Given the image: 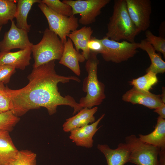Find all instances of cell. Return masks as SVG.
Instances as JSON below:
<instances>
[{
    "instance_id": "1",
    "label": "cell",
    "mask_w": 165,
    "mask_h": 165,
    "mask_svg": "<svg viewBox=\"0 0 165 165\" xmlns=\"http://www.w3.org/2000/svg\"><path fill=\"white\" fill-rule=\"evenodd\" d=\"M55 60L33 68L28 77V84L19 89L13 90L6 87L7 93L12 100L13 108L11 110L16 116H22L29 110L43 107L50 115L57 112L60 105L73 108V114L82 108L74 98L69 95L63 97L58 91L57 84L74 80L79 82L80 80L75 76H65L57 74Z\"/></svg>"
},
{
    "instance_id": "2",
    "label": "cell",
    "mask_w": 165,
    "mask_h": 165,
    "mask_svg": "<svg viewBox=\"0 0 165 165\" xmlns=\"http://www.w3.org/2000/svg\"><path fill=\"white\" fill-rule=\"evenodd\" d=\"M113 11L107 24L105 36L111 40L135 42L139 33L129 14L126 0L114 1Z\"/></svg>"
},
{
    "instance_id": "3",
    "label": "cell",
    "mask_w": 165,
    "mask_h": 165,
    "mask_svg": "<svg viewBox=\"0 0 165 165\" xmlns=\"http://www.w3.org/2000/svg\"><path fill=\"white\" fill-rule=\"evenodd\" d=\"M97 54L90 52L85 64L88 75L84 79L82 90L86 94L80 99L79 103L82 108L90 109L99 105L106 97L105 85L98 79L97 68L100 61L97 57Z\"/></svg>"
},
{
    "instance_id": "4",
    "label": "cell",
    "mask_w": 165,
    "mask_h": 165,
    "mask_svg": "<svg viewBox=\"0 0 165 165\" xmlns=\"http://www.w3.org/2000/svg\"><path fill=\"white\" fill-rule=\"evenodd\" d=\"M64 48V44L55 33L46 28L40 41L31 47L34 60L33 68L50 61L60 60Z\"/></svg>"
},
{
    "instance_id": "5",
    "label": "cell",
    "mask_w": 165,
    "mask_h": 165,
    "mask_svg": "<svg viewBox=\"0 0 165 165\" xmlns=\"http://www.w3.org/2000/svg\"><path fill=\"white\" fill-rule=\"evenodd\" d=\"M125 141L130 151L129 162L137 165H159V148L142 141L133 134L127 136Z\"/></svg>"
},
{
    "instance_id": "6",
    "label": "cell",
    "mask_w": 165,
    "mask_h": 165,
    "mask_svg": "<svg viewBox=\"0 0 165 165\" xmlns=\"http://www.w3.org/2000/svg\"><path fill=\"white\" fill-rule=\"evenodd\" d=\"M38 6L47 20L49 29L57 35L64 44L69 34L77 30L79 27L78 18L74 15L68 17L57 14L51 10L41 0Z\"/></svg>"
},
{
    "instance_id": "7",
    "label": "cell",
    "mask_w": 165,
    "mask_h": 165,
    "mask_svg": "<svg viewBox=\"0 0 165 165\" xmlns=\"http://www.w3.org/2000/svg\"><path fill=\"white\" fill-rule=\"evenodd\" d=\"M101 40L104 47L101 54L107 62L120 63L133 57L138 52V43L126 41L117 42L105 36Z\"/></svg>"
},
{
    "instance_id": "8",
    "label": "cell",
    "mask_w": 165,
    "mask_h": 165,
    "mask_svg": "<svg viewBox=\"0 0 165 165\" xmlns=\"http://www.w3.org/2000/svg\"><path fill=\"white\" fill-rule=\"evenodd\" d=\"M64 3L70 6L73 15L79 14V22L83 25L92 24L101 13L102 9L110 2V0H64Z\"/></svg>"
},
{
    "instance_id": "9",
    "label": "cell",
    "mask_w": 165,
    "mask_h": 165,
    "mask_svg": "<svg viewBox=\"0 0 165 165\" xmlns=\"http://www.w3.org/2000/svg\"><path fill=\"white\" fill-rule=\"evenodd\" d=\"M129 16L139 33L150 26L152 12L149 0H126Z\"/></svg>"
},
{
    "instance_id": "10",
    "label": "cell",
    "mask_w": 165,
    "mask_h": 165,
    "mask_svg": "<svg viewBox=\"0 0 165 165\" xmlns=\"http://www.w3.org/2000/svg\"><path fill=\"white\" fill-rule=\"evenodd\" d=\"M33 45L29 39L28 32L18 28L13 20L9 30L5 33L3 40L0 42V50L7 52L14 49L23 50L31 48Z\"/></svg>"
},
{
    "instance_id": "11",
    "label": "cell",
    "mask_w": 165,
    "mask_h": 165,
    "mask_svg": "<svg viewBox=\"0 0 165 165\" xmlns=\"http://www.w3.org/2000/svg\"><path fill=\"white\" fill-rule=\"evenodd\" d=\"M122 99L133 105L140 104L150 109H155L163 103L160 95L140 90L134 87L122 96Z\"/></svg>"
},
{
    "instance_id": "12",
    "label": "cell",
    "mask_w": 165,
    "mask_h": 165,
    "mask_svg": "<svg viewBox=\"0 0 165 165\" xmlns=\"http://www.w3.org/2000/svg\"><path fill=\"white\" fill-rule=\"evenodd\" d=\"M105 116V114H102L96 121L90 125L71 130L70 139L77 146L87 148L92 147L93 146V137L99 128H97V125Z\"/></svg>"
},
{
    "instance_id": "13",
    "label": "cell",
    "mask_w": 165,
    "mask_h": 165,
    "mask_svg": "<svg viewBox=\"0 0 165 165\" xmlns=\"http://www.w3.org/2000/svg\"><path fill=\"white\" fill-rule=\"evenodd\" d=\"M97 148L105 155L107 165H124L129 162L130 151L126 143H119L114 149L106 144H98Z\"/></svg>"
},
{
    "instance_id": "14",
    "label": "cell",
    "mask_w": 165,
    "mask_h": 165,
    "mask_svg": "<svg viewBox=\"0 0 165 165\" xmlns=\"http://www.w3.org/2000/svg\"><path fill=\"white\" fill-rule=\"evenodd\" d=\"M31 53V47L15 52H1L0 65H9L24 70L30 64Z\"/></svg>"
},
{
    "instance_id": "15",
    "label": "cell",
    "mask_w": 165,
    "mask_h": 165,
    "mask_svg": "<svg viewBox=\"0 0 165 165\" xmlns=\"http://www.w3.org/2000/svg\"><path fill=\"white\" fill-rule=\"evenodd\" d=\"M85 60L82 54L74 48L72 42L68 38L64 44L63 51L59 63L68 68L76 75L79 76L81 70L79 63L83 62Z\"/></svg>"
},
{
    "instance_id": "16",
    "label": "cell",
    "mask_w": 165,
    "mask_h": 165,
    "mask_svg": "<svg viewBox=\"0 0 165 165\" xmlns=\"http://www.w3.org/2000/svg\"><path fill=\"white\" fill-rule=\"evenodd\" d=\"M19 152L9 132L0 129V165H9L16 158Z\"/></svg>"
},
{
    "instance_id": "17",
    "label": "cell",
    "mask_w": 165,
    "mask_h": 165,
    "mask_svg": "<svg viewBox=\"0 0 165 165\" xmlns=\"http://www.w3.org/2000/svg\"><path fill=\"white\" fill-rule=\"evenodd\" d=\"M98 108L95 107L91 108H83L75 116L66 119L63 125V130L65 132L88 125L95 122L94 115L97 112Z\"/></svg>"
},
{
    "instance_id": "18",
    "label": "cell",
    "mask_w": 165,
    "mask_h": 165,
    "mask_svg": "<svg viewBox=\"0 0 165 165\" xmlns=\"http://www.w3.org/2000/svg\"><path fill=\"white\" fill-rule=\"evenodd\" d=\"M93 33V30L91 27L84 26L79 29L71 32L68 37L73 42L77 51L82 50V55L86 60L90 54L88 43Z\"/></svg>"
},
{
    "instance_id": "19",
    "label": "cell",
    "mask_w": 165,
    "mask_h": 165,
    "mask_svg": "<svg viewBox=\"0 0 165 165\" xmlns=\"http://www.w3.org/2000/svg\"><path fill=\"white\" fill-rule=\"evenodd\" d=\"M142 141L154 145L160 149L165 148V119L159 116L154 130L147 135L139 134Z\"/></svg>"
},
{
    "instance_id": "20",
    "label": "cell",
    "mask_w": 165,
    "mask_h": 165,
    "mask_svg": "<svg viewBox=\"0 0 165 165\" xmlns=\"http://www.w3.org/2000/svg\"><path fill=\"white\" fill-rule=\"evenodd\" d=\"M138 48L145 51L151 61V64L146 69V72H152L157 75L163 73L165 72V62L160 55L156 53L152 46L145 39L141 40L138 43Z\"/></svg>"
},
{
    "instance_id": "21",
    "label": "cell",
    "mask_w": 165,
    "mask_h": 165,
    "mask_svg": "<svg viewBox=\"0 0 165 165\" xmlns=\"http://www.w3.org/2000/svg\"><path fill=\"white\" fill-rule=\"evenodd\" d=\"M41 1L40 0H17L15 18L16 20V24L18 28L28 32L30 31L31 25L27 22L28 14L32 5L36 3H39Z\"/></svg>"
},
{
    "instance_id": "22",
    "label": "cell",
    "mask_w": 165,
    "mask_h": 165,
    "mask_svg": "<svg viewBox=\"0 0 165 165\" xmlns=\"http://www.w3.org/2000/svg\"><path fill=\"white\" fill-rule=\"evenodd\" d=\"M17 0H0V26L15 18Z\"/></svg>"
},
{
    "instance_id": "23",
    "label": "cell",
    "mask_w": 165,
    "mask_h": 165,
    "mask_svg": "<svg viewBox=\"0 0 165 165\" xmlns=\"http://www.w3.org/2000/svg\"><path fill=\"white\" fill-rule=\"evenodd\" d=\"M156 74L150 71L144 75L132 79L129 82L134 88L141 90L149 92L153 86L158 82Z\"/></svg>"
},
{
    "instance_id": "24",
    "label": "cell",
    "mask_w": 165,
    "mask_h": 165,
    "mask_svg": "<svg viewBox=\"0 0 165 165\" xmlns=\"http://www.w3.org/2000/svg\"><path fill=\"white\" fill-rule=\"evenodd\" d=\"M41 2L57 14L68 17L73 15L71 6L59 0H42Z\"/></svg>"
},
{
    "instance_id": "25",
    "label": "cell",
    "mask_w": 165,
    "mask_h": 165,
    "mask_svg": "<svg viewBox=\"0 0 165 165\" xmlns=\"http://www.w3.org/2000/svg\"><path fill=\"white\" fill-rule=\"evenodd\" d=\"M36 154L31 151H19L16 158L9 165H36Z\"/></svg>"
},
{
    "instance_id": "26",
    "label": "cell",
    "mask_w": 165,
    "mask_h": 165,
    "mask_svg": "<svg viewBox=\"0 0 165 165\" xmlns=\"http://www.w3.org/2000/svg\"><path fill=\"white\" fill-rule=\"evenodd\" d=\"M20 120L11 110L0 114V129L12 131Z\"/></svg>"
},
{
    "instance_id": "27",
    "label": "cell",
    "mask_w": 165,
    "mask_h": 165,
    "mask_svg": "<svg viewBox=\"0 0 165 165\" xmlns=\"http://www.w3.org/2000/svg\"><path fill=\"white\" fill-rule=\"evenodd\" d=\"M145 39L153 47L156 51L161 53L165 57V39L154 35L149 30L145 31Z\"/></svg>"
},
{
    "instance_id": "28",
    "label": "cell",
    "mask_w": 165,
    "mask_h": 165,
    "mask_svg": "<svg viewBox=\"0 0 165 165\" xmlns=\"http://www.w3.org/2000/svg\"><path fill=\"white\" fill-rule=\"evenodd\" d=\"M13 108L12 99L8 94L4 84L0 83V114L11 110Z\"/></svg>"
},
{
    "instance_id": "29",
    "label": "cell",
    "mask_w": 165,
    "mask_h": 165,
    "mask_svg": "<svg viewBox=\"0 0 165 165\" xmlns=\"http://www.w3.org/2000/svg\"><path fill=\"white\" fill-rule=\"evenodd\" d=\"M15 69L11 66L0 65V83H9L11 76L16 72Z\"/></svg>"
},
{
    "instance_id": "30",
    "label": "cell",
    "mask_w": 165,
    "mask_h": 165,
    "mask_svg": "<svg viewBox=\"0 0 165 165\" xmlns=\"http://www.w3.org/2000/svg\"><path fill=\"white\" fill-rule=\"evenodd\" d=\"M88 47L90 52L97 54H101L103 51L104 48L101 39L92 36L88 42Z\"/></svg>"
},
{
    "instance_id": "31",
    "label": "cell",
    "mask_w": 165,
    "mask_h": 165,
    "mask_svg": "<svg viewBox=\"0 0 165 165\" xmlns=\"http://www.w3.org/2000/svg\"><path fill=\"white\" fill-rule=\"evenodd\" d=\"M154 112L159 115L161 118H165V104L163 103L160 106L155 109Z\"/></svg>"
},
{
    "instance_id": "32",
    "label": "cell",
    "mask_w": 165,
    "mask_h": 165,
    "mask_svg": "<svg viewBox=\"0 0 165 165\" xmlns=\"http://www.w3.org/2000/svg\"><path fill=\"white\" fill-rule=\"evenodd\" d=\"M158 156L159 165H165V148L160 149Z\"/></svg>"
},
{
    "instance_id": "33",
    "label": "cell",
    "mask_w": 165,
    "mask_h": 165,
    "mask_svg": "<svg viewBox=\"0 0 165 165\" xmlns=\"http://www.w3.org/2000/svg\"><path fill=\"white\" fill-rule=\"evenodd\" d=\"M162 93L160 95L161 99L163 103H165V89L164 87H162Z\"/></svg>"
},
{
    "instance_id": "34",
    "label": "cell",
    "mask_w": 165,
    "mask_h": 165,
    "mask_svg": "<svg viewBox=\"0 0 165 165\" xmlns=\"http://www.w3.org/2000/svg\"><path fill=\"white\" fill-rule=\"evenodd\" d=\"M2 26H0V31L2 29Z\"/></svg>"
}]
</instances>
